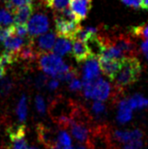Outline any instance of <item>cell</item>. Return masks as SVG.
Masks as SVG:
<instances>
[{
  "label": "cell",
  "instance_id": "obj_1",
  "mask_svg": "<svg viewBox=\"0 0 148 149\" xmlns=\"http://www.w3.org/2000/svg\"><path fill=\"white\" fill-rule=\"evenodd\" d=\"M142 74L141 61L136 57H124L121 60V65L113 81L115 88L122 91L137 81Z\"/></svg>",
  "mask_w": 148,
  "mask_h": 149
},
{
  "label": "cell",
  "instance_id": "obj_2",
  "mask_svg": "<svg viewBox=\"0 0 148 149\" xmlns=\"http://www.w3.org/2000/svg\"><path fill=\"white\" fill-rule=\"evenodd\" d=\"M39 64L44 73L50 74L53 77H58L64 74L70 69V67L62 61L60 56L54 53H42L40 55Z\"/></svg>",
  "mask_w": 148,
  "mask_h": 149
},
{
  "label": "cell",
  "instance_id": "obj_3",
  "mask_svg": "<svg viewBox=\"0 0 148 149\" xmlns=\"http://www.w3.org/2000/svg\"><path fill=\"white\" fill-rule=\"evenodd\" d=\"M83 93L87 98L106 100L111 93V87L108 82L98 77L92 81H83Z\"/></svg>",
  "mask_w": 148,
  "mask_h": 149
},
{
  "label": "cell",
  "instance_id": "obj_4",
  "mask_svg": "<svg viewBox=\"0 0 148 149\" xmlns=\"http://www.w3.org/2000/svg\"><path fill=\"white\" fill-rule=\"evenodd\" d=\"M55 24H56V33L59 37L67 38L70 40H74L76 34L81 29L80 22L72 21L60 16L59 14H55Z\"/></svg>",
  "mask_w": 148,
  "mask_h": 149
},
{
  "label": "cell",
  "instance_id": "obj_5",
  "mask_svg": "<svg viewBox=\"0 0 148 149\" xmlns=\"http://www.w3.org/2000/svg\"><path fill=\"white\" fill-rule=\"evenodd\" d=\"M105 39L108 42H110V45L120 50V52L123 54L124 57H135V55L137 54V48H136L135 42L126 35L121 34L113 38L105 37Z\"/></svg>",
  "mask_w": 148,
  "mask_h": 149
},
{
  "label": "cell",
  "instance_id": "obj_6",
  "mask_svg": "<svg viewBox=\"0 0 148 149\" xmlns=\"http://www.w3.org/2000/svg\"><path fill=\"white\" fill-rule=\"evenodd\" d=\"M49 22L48 18L44 13H37L31 16L28 22V36L30 38H36L39 35L45 33L48 30Z\"/></svg>",
  "mask_w": 148,
  "mask_h": 149
},
{
  "label": "cell",
  "instance_id": "obj_7",
  "mask_svg": "<svg viewBox=\"0 0 148 149\" xmlns=\"http://www.w3.org/2000/svg\"><path fill=\"white\" fill-rule=\"evenodd\" d=\"M99 57L91 55L83 66V81H92L99 77L100 74Z\"/></svg>",
  "mask_w": 148,
  "mask_h": 149
},
{
  "label": "cell",
  "instance_id": "obj_8",
  "mask_svg": "<svg viewBox=\"0 0 148 149\" xmlns=\"http://www.w3.org/2000/svg\"><path fill=\"white\" fill-rule=\"evenodd\" d=\"M55 42L56 35L54 32H48L39 35L37 40H34V38H32V44L38 52L40 53V55L51 51L54 45H55Z\"/></svg>",
  "mask_w": 148,
  "mask_h": 149
},
{
  "label": "cell",
  "instance_id": "obj_9",
  "mask_svg": "<svg viewBox=\"0 0 148 149\" xmlns=\"http://www.w3.org/2000/svg\"><path fill=\"white\" fill-rule=\"evenodd\" d=\"M122 58H108L99 57V66L101 72L105 76H107L110 79L113 80V78L115 77L116 74H117L120 68Z\"/></svg>",
  "mask_w": 148,
  "mask_h": 149
},
{
  "label": "cell",
  "instance_id": "obj_10",
  "mask_svg": "<svg viewBox=\"0 0 148 149\" xmlns=\"http://www.w3.org/2000/svg\"><path fill=\"white\" fill-rule=\"evenodd\" d=\"M145 136V133L139 128L132 129V130H115L112 134V139L115 143L119 144H124L128 142L135 140H142Z\"/></svg>",
  "mask_w": 148,
  "mask_h": 149
},
{
  "label": "cell",
  "instance_id": "obj_11",
  "mask_svg": "<svg viewBox=\"0 0 148 149\" xmlns=\"http://www.w3.org/2000/svg\"><path fill=\"white\" fill-rule=\"evenodd\" d=\"M92 7V0H71L70 9L76 14L79 21L87 17Z\"/></svg>",
  "mask_w": 148,
  "mask_h": 149
},
{
  "label": "cell",
  "instance_id": "obj_12",
  "mask_svg": "<svg viewBox=\"0 0 148 149\" xmlns=\"http://www.w3.org/2000/svg\"><path fill=\"white\" fill-rule=\"evenodd\" d=\"M37 131H38L39 140L47 148L50 149L56 146H59L57 141L58 134H56L55 131H53L51 128L45 127L44 125H39Z\"/></svg>",
  "mask_w": 148,
  "mask_h": 149
},
{
  "label": "cell",
  "instance_id": "obj_13",
  "mask_svg": "<svg viewBox=\"0 0 148 149\" xmlns=\"http://www.w3.org/2000/svg\"><path fill=\"white\" fill-rule=\"evenodd\" d=\"M73 47L72 54L73 57L77 62H83L91 56V51H90L86 42L80 40H73Z\"/></svg>",
  "mask_w": 148,
  "mask_h": 149
},
{
  "label": "cell",
  "instance_id": "obj_14",
  "mask_svg": "<svg viewBox=\"0 0 148 149\" xmlns=\"http://www.w3.org/2000/svg\"><path fill=\"white\" fill-rule=\"evenodd\" d=\"M70 131L75 138L81 143H89L90 144V136H89V129L85 127V124L76 122L72 120L69 127Z\"/></svg>",
  "mask_w": 148,
  "mask_h": 149
},
{
  "label": "cell",
  "instance_id": "obj_15",
  "mask_svg": "<svg viewBox=\"0 0 148 149\" xmlns=\"http://www.w3.org/2000/svg\"><path fill=\"white\" fill-rule=\"evenodd\" d=\"M11 141L13 149H28V144L25 139L26 129L23 127L14 128L8 133Z\"/></svg>",
  "mask_w": 148,
  "mask_h": 149
},
{
  "label": "cell",
  "instance_id": "obj_16",
  "mask_svg": "<svg viewBox=\"0 0 148 149\" xmlns=\"http://www.w3.org/2000/svg\"><path fill=\"white\" fill-rule=\"evenodd\" d=\"M34 8L32 3L26 4V5H23L21 7L17 8L16 10L13 11L14 14V22L15 24H23L26 25L29 19L31 18L33 14Z\"/></svg>",
  "mask_w": 148,
  "mask_h": 149
},
{
  "label": "cell",
  "instance_id": "obj_17",
  "mask_svg": "<svg viewBox=\"0 0 148 149\" xmlns=\"http://www.w3.org/2000/svg\"><path fill=\"white\" fill-rule=\"evenodd\" d=\"M72 50V40L67 38L60 37L58 41L55 42L52 48V52L58 56H63V55L69 53Z\"/></svg>",
  "mask_w": 148,
  "mask_h": 149
},
{
  "label": "cell",
  "instance_id": "obj_18",
  "mask_svg": "<svg viewBox=\"0 0 148 149\" xmlns=\"http://www.w3.org/2000/svg\"><path fill=\"white\" fill-rule=\"evenodd\" d=\"M132 111H133V109H131L126 99L120 101L119 109H118V115H117L118 122L121 124H126L128 121H130L132 118Z\"/></svg>",
  "mask_w": 148,
  "mask_h": 149
},
{
  "label": "cell",
  "instance_id": "obj_19",
  "mask_svg": "<svg viewBox=\"0 0 148 149\" xmlns=\"http://www.w3.org/2000/svg\"><path fill=\"white\" fill-rule=\"evenodd\" d=\"M97 31H98V29H97L96 27L89 26V27H84V29L81 27V29L77 31L75 38H74V40H80V41L86 42L91 37H92L93 35L97 34Z\"/></svg>",
  "mask_w": 148,
  "mask_h": 149
},
{
  "label": "cell",
  "instance_id": "obj_20",
  "mask_svg": "<svg viewBox=\"0 0 148 149\" xmlns=\"http://www.w3.org/2000/svg\"><path fill=\"white\" fill-rule=\"evenodd\" d=\"M128 104L131 107L132 109H143L148 106V99H146L145 96L142 95H134L131 98L127 99Z\"/></svg>",
  "mask_w": 148,
  "mask_h": 149
},
{
  "label": "cell",
  "instance_id": "obj_21",
  "mask_svg": "<svg viewBox=\"0 0 148 149\" xmlns=\"http://www.w3.org/2000/svg\"><path fill=\"white\" fill-rule=\"evenodd\" d=\"M14 22V16L13 13L6 9H0V26H13Z\"/></svg>",
  "mask_w": 148,
  "mask_h": 149
},
{
  "label": "cell",
  "instance_id": "obj_22",
  "mask_svg": "<svg viewBox=\"0 0 148 149\" xmlns=\"http://www.w3.org/2000/svg\"><path fill=\"white\" fill-rule=\"evenodd\" d=\"M71 0H44L45 6L55 11L64 10L70 4Z\"/></svg>",
  "mask_w": 148,
  "mask_h": 149
},
{
  "label": "cell",
  "instance_id": "obj_23",
  "mask_svg": "<svg viewBox=\"0 0 148 149\" xmlns=\"http://www.w3.org/2000/svg\"><path fill=\"white\" fill-rule=\"evenodd\" d=\"M16 113H17L19 121L25 122L26 119V114H28V109H26V98L25 95H22L21 99L18 102V105L16 108Z\"/></svg>",
  "mask_w": 148,
  "mask_h": 149
},
{
  "label": "cell",
  "instance_id": "obj_24",
  "mask_svg": "<svg viewBox=\"0 0 148 149\" xmlns=\"http://www.w3.org/2000/svg\"><path fill=\"white\" fill-rule=\"evenodd\" d=\"M92 111L96 117H103L106 114V106L101 100H95L92 105Z\"/></svg>",
  "mask_w": 148,
  "mask_h": 149
},
{
  "label": "cell",
  "instance_id": "obj_25",
  "mask_svg": "<svg viewBox=\"0 0 148 149\" xmlns=\"http://www.w3.org/2000/svg\"><path fill=\"white\" fill-rule=\"evenodd\" d=\"M30 3H32V0H7L5 2L6 8L9 10H10L13 13L17 8L21 7L23 5H26V4H30Z\"/></svg>",
  "mask_w": 148,
  "mask_h": 149
},
{
  "label": "cell",
  "instance_id": "obj_26",
  "mask_svg": "<svg viewBox=\"0 0 148 149\" xmlns=\"http://www.w3.org/2000/svg\"><path fill=\"white\" fill-rule=\"evenodd\" d=\"M131 32L135 37H141L143 39H148V23L143 26H135L131 29Z\"/></svg>",
  "mask_w": 148,
  "mask_h": 149
},
{
  "label": "cell",
  "instance_id": "obj_27",
  "mask_svg": "<svg viewBox=\"0 0 148 149\" xmlns=\"http://www.w3.org/2000/svg\"><path fill=\"white\" fill-rule=\"evenodd\" d=\"M58 144L61 147H66V146H71V139H70V136L68 135V133L61 130L58 133Z\"/></svg>",
  "mask_w": 148,
  "mask_h": 149
},
{
  "label": "cell",
  "instance_id": "obj_28",
  "mask_svg": "<svg viewBox=\"0 0 148 149\" xmlns=\"http://www.w3.org/2000/svg\"><path fill=\"white\" fill-rule=\"evenodd\" d=\"M13 35L22 38H26L28 36V26L23 24H15L13 26Z\"/></svg>",
  "mask_w": 148,
  "mask_h": 149
},
{
  "label": "cell",
  "instance_id": "obj_29",
  "mask_svg": "<svg viewBox=\"0 0 148 149\" xmlns=\"http://www.w3.org/2000/svg\"><path fill=\"white\" fill-rule=\"evenodd\" d=\"M77 77V72L76 69L74 68H70L67 72H65L64 74H60V77H58L57 78L59 80L61 81H66V82H70L71 80H73L74 78Z\"/></svg>",
  "mask_w": 148,
  "mask_h": 149
},
{
  "label": "cell",
  "instance_id": "obj_30",
  "mask_svg": "<svg viewBox=\"0 0 148 149\" xmlns=\"http://www.w3.org/2000/svg\"><path fill=\"white\" fill-rule=\"evenodd\" d=\"M142 146H143V142L142 139V140L131 141V142H128L124 144H122L120 149H141Z\"/></svg>",
  "mask_w": 148,
  "mask_h": 149
},
{
  "label": "cell",
  "instance_id": "obj_31",
  "mask_svg": "<svg viewBox=\"0 0 148 149\" xmlns=\"http://www.w3.org/2000/svg\"><path fill=\"white\" fill-rule=\"evenodd\" d=\"M11 35H13V26H0V42H4Z\"/></svg>",
  "mask_w": 148,
  "mask_h": 149
},
{
  "label": "cell",
  "instance_id": "obj_32",
  "mask_svg": "<svg viewBox=\"0 0 148 149\" xmlns=\"http://www.w3.org/2000/svg\"><path fill=\"white\" fill-rule=\"evenodd\" d=\"M11 87H13V82H11L9 78H5V79H0V93L1 95H6L10 91Z\"/></svg>",
  "mask_w": 148,
  "mask_h": 149
},
{
  "label": "cell",
  "instance_id": "obj_33",
  "mask_svg": "<svg viewBox=\"0 0 148 149\" xmlns=\"http://www.w3.org/2000/svg\"><path fill=\"white\" fill-rule=\"evenodd\" d=\"M83 88V83L81 82L79 79L76 78H74L73 80L70 81L69 83V89L73 92H76V91H80L81 89Z\"/></svg>",
  "mask_w": 148,
  "mask_h": 149
},
{
  "label": "cell",
  "instance_id": "obj_34",
  "mask_svg": "<svg viewBox=\"0 0 148 149\" xmlns=\"http://www.w3.org/2000/svg\"><path fill=\"white\" fill-rule=\"evenodd\" d=\"M35 103H36V108L37 111L41 113V114H44L45 112V104H44V100L41 95H37L36 99H35Z\"/></svg>",
  "mask_w": 148,
  "mask_h": 149
},
{
  "label": "cell",
  "instance_id": "obj_35",
  "mask_svg": "<svg viewBox=\"0 0 148 149\" xmlns=\"http://www.w3.org/2000/svg\"><path fill=\"white\" fill-rule=\"evenodd\" d=\"M124 5L128 7L135 8V9H142V0H121Z\"/></svg>",
  "mask_w": 148,
  "mask_h": 149
},
{
  "label": "cell",
  "instance_id": "obj_36",
  "mask_svg": "<svg viewBox=\"0 0 148 149\" xmlns=\"http://www.w3.org/2000/svg\"><path fill=\"white\" fill-rule=\"evenodd\" d=\"M47 81H48V77L44 76V74H41L36 79V86L38 88H42V87H44V85H46Z\"/></svg>",
  "mask_w": 148,
  "mask_h": 149
},
{
  "label": "cell",
  "instance_id": "obj_37",
  "mask_svg": "<svg viewBox=\"0 0 148 149\" xmlns=\"http://www.w3.org/2000/svg\"><path fill=\"white\" fill-rule=\"evenodd\" d=\"M59 79L56 77L52 78V79H48L47 83H46V86H47V88L49 90H51V91H54V90H56L58 87H59Z\"/></svg>",
  "mask_w": 148,
  "mask_h": 149
},
{
  "label": "cell",
  "instance_id": "obj_38",
  "mask_svg": "<svg viewBox=\"0 0 148 149\" xmlns=\"http://www.w3.org/2000/svg\"><path fill=\"white\" fill-rule=\"evenodd\" d=\"M141 49H142V52L143 53V55H145V58L148 60V39H146L145 42H142Z\"/></svg>",
  "mask_w": 148,
  "mask_h": 149
},
{
  "label": "cell",
  "instance_id": "obj_39",
  "mask_svg": "<svg viewBox=\"0 0 148 149\" xmlns=\"http://www.w3.org/2000/svg\"><path fill=\"white\" fill-rule=\"evenodd\" d=\"M142 9L148 10V0H142Z\"/></svg>",
  "mask_w": 148,
  "mask_h": 149
},
{
  "label": "cell",
  "instance_id": "obj_40",
  "mask_svg": "<svg viewBox=\"0 0 148 149\" xmlns=\"http://www.w3.org/2000/svg\"><path fill=\"white\" fill-rule=\"evenodd\" d=\"M50 149H74L73 147L71 146H66V147H61L60 146H54L52 148H50Z\"/></svg>",
  "mask_w": 148,
  "mask_h": 149
},
{
  "label": "cell",
  "instance_id": "obj_41",
  "mask_svg": "<svg viewBox=\"0 0 148 149\" xmlns=\"http://www.w3.org/2000/svg\"><path fill=\"white\" fill-rule=\"evenodd\" d=\"M28 149H38V148H35V147H29V148H28Z\"/></svg>",
  "mask_w": 148,
  "mask_h": 149
},
{
  "label": "cell",
  "instance_id": "obj_42",
  "mask_svg": "<svg viewBox=\"0 0 148 149\" xmlns=\"http://www.w3.org/2000/svg\"><path fill=\"white\" fill-rule=\"evenodd\" d=\"M76 149H85V148H83V147H77Z\"/></svg>",
  "mask_w": 148,
  "mask_h": 149
},
{
  "label": "cell",
  "instance_id": "obj_43",
  "mask_svg": "<svg viewBox=\"0 0 148 149\" xmlns=\"http://www.w3.org/2000/svg\"><path fill=\"white\" fill-rule=\"evenodd\" d=\"M6 1H7V0H5V2H6Z\"/></svg>",
  "mask_w": 148,
  "mask_h": 149
}]
</instances>
